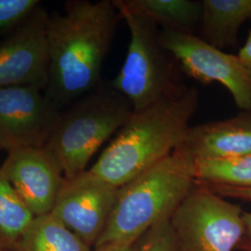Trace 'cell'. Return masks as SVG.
<instances>
[{
    "label": "cell",
    "mask_w": 251,
    "mask_h": 251,
    "mask_svg": "<svg viewBox=\"0 0 251 251\" xmlns=\"http://www.w3.org/2000/svg\"><path fill=\"white\" fill-rule=\"evenodd\" d=\"M129 30L125 61L111 87L140 110L170 93L182 82L179 66L163 45L159 25L130 0H113Z\"/></svg>",
    "instance_id": "obj_5"
},
{
    "label": "cell",
    "mask_w": 251,
    "mask_h": 251,
    "mask_svg": "<svg viewBox=\"0 0 251 251\" xmlns=\"http://www.w3.org/2000/svg\"><path fill=\"white\" fill-rule=\"evenodd\" d=\"M185 146L197 159L251 154V109L189 129Z\"/></svg>",
    "instance_id": "obj_12"
},
{
    "label": "cell",
    "mask_w": 251,
    "mask_h": 251,
    "mask_svg": "<svg viewBox=\"0 0 251 251\" xmlns=\"http://www.w3.org/2000/svg\"><path fill=\"white\" fill-rule=\"evenodd\" d=\"M202 39L219 50L234 47L239 29L251 22V0H202Z\"/></svg>",
    "instance_id": "obj_13"
},
{
    "label": "cell",
    "mask_w": 251,
    "mask_h": 251,
    "mask_svg": "<svg viewBox=\"0 0 251 251\" xmlns=\"http://www.w3.org/2000/svg\"><path fill=\"white\" fill-rule=\"evenodd\" d=\"M161 39L187 75L203 84H222L237 107L251 109V79L238 55L226 53L196 34L171 28H162Z\"/></svg>",
    "instance_id": "obj_7"
},
{
    "label": "cell",
    "mask_w": 251,
    "mask_h": 251,
    "mask_svg": "<svg viewBox=\"0 0 251 251\" xmlns=\"http://www.w3.org/2000/svg\"><path fill=\"white\" fill-rule=\"evenodd\" d=\"M243 212L198 183L171 217L179 251H233L245 231Z\"/></svg>",
    "instance_id": "obj_6"
},
{
    "label": "cell",
    "mask_w": 251,
    "mask_h": 251,
    "mask_svg": "<svg viewBox=\"0 0 251 251\" xmlns=\"http://www.w3.org/2000/svg\"><path fill=\"white\" fill-rule=\"evenodd\" d=\"M36 216L0 171V240L17 242Z\"/></svg>",
    "instance_id": "obj_17"
},
{
    "label": "cell",
    "mask_w": 251,
    "mask_h": 251,
    "mask_svg": "<svg viewBox=\"0 0 251 251\" xmlns=\"http://www.w3.org/2000/svg\"><path fill=\"white\" fill-rule=\"evenodd\" d=\"M138 251H179L177 240L171 227V218L154 225L146 233Z\"/></svg>",
    "instance_id": "obj_19"
},
{
    "label": "cell",
    "mask_w": 251,
    "mask_h": 251,
    "mask_svg": "<svg viewBox=\"0 0 251 251\" xmlns=\"http://www.w3.org/2000/svg\"><path fill=\"white\" fill-rule=\"evenodd\" d=\"M199 92L184 83L146 107L133 110L89 171L117 188L185 144Z\"/></svg>",
    "instance_id": "obj_2"
},
{
    "label": "cell",
    "mask_w": 251,
    "mask_h": 251,
    "mask_svg": "<svg viewBox=\"0 0 251 251\" xmlns=\"http://www.w3.org/2000/svg\"><path fill=\"white\" fill-rule=\"evenodd\" d=\"M49 15L40 7L0 42V89L47 88L49 83Z\"/></svg>",
    "instance_id": "obj_10"
},
{
    "label": "cell",
    "mask_w": 251,
    "mask_h": 251,
    "mask_svg": "<svg viewBox=\"0 0 251 251\" xmlns=\"http://www.w3.org/2000/svg\"><path fill=\"white\" fill-rule=\"evenodd\" d=\"M196 178L204 185L251 188V154L196 158Z\"/></svg>",
    "instance_id": "obj_16"
},
{
    "label": "cell",
    "mask_w": 251,
    "mask_h": 251,
    "mask_svg": "<svg viewBox=\"0 0 251 251\" xmlns=\"http://www.w3.org/2000/svg\"><path fill=\"white\" fill-rule=\"evenodd\" d=\"M217 195L223 198L240 199L245 202L251 203V188H235L222 185H206Z\"/></svg>",
    "instance_id": "obj_20"
},
{
    "label": "cell",
    "mask_w": 251,
    "mask_h": 251,
    "mask_svg": "<svg viewBox=\"0 0 251 251\" xmlns=\"http://www.w3.org/2000/svg\"><path fill=\"white\" fill-rule=\"evenodd\" d=\"M95 251H138L136 244H110L96 248Z\"/></svg>",
    "instance_id": "obj_23"
},
{
    "label": "cell",
    "mask_w": 251,
    "mask_h": 251,
    "mask_svg": "<svg viewBox=\"0 0 251 251\" xmlns=\"http://www.w3.org/2000/svg\"><path fill=\"white\" fill-rule=\"evenodd\" d=\"M133 106L111 85L99 86L61 115L46 150L61 167L65 179L86 171L88 163L108 139L125 125Z\"/></svg>",
    "instance_id": "obj_4"
},
{
    "label": "cell",
    "mask_w": 251,
    "mask_h": 251,
    "mask_svg": "<svg viewBox=\"0 0 251 251\" xmlns=\"http://www.w3.org/2000/svg\"><path fill=\"white\" fill-rule=\"evenodd\" d=\"M121 18L113 0H72L49 16V83L45 96L58 108L97 89Z\"/></svg>",
    "instance_id": "obj_1"
},
{
    "label": "cell",
    "mask_w": 251,
    "mask_h": 251,
    "mask_svg": "<svg viewBox=\"0 0 251 251\" xmlns=\"http://www.w3.org/2000/svg\"><path fill=\"white\" fill-rule=\"evenodd\" d=\"M17 243L19 251H90L89 245L51 213L36 217Z\"/></svg>",
    "instance_id": "obj_14"
},
{
    "label": "cell",
    "mask_w": 251,
    "mask_h": 251,
    "mask_svg": "<svg viewBox=\"0 0 251 251\" xmlns=\"http://www.w3.org/2000/svg\"><path fill=\"white\" fill-rule=\"evenodd\" d=\"M0 171L34 215L52 211L64 179L58 162L45 148H22L9 152Z\"/></svg>",
    "instance_id": "obj_11"
},
{
    "label": "cell",
    "mask_w": 251,
    "mask_h": 251,
    "mask_svg": "<svg viewBox=\"0 0 251 251\" xmlns=\"http://www.w3.org/2000/svg\"><path fill=\"white\" fill-rule=\"evenodd\" d=\"M197 184L196 158L183 144L118 189L116 204L95 248L136 244L154 225L170 219Z\"/></svg>",
    "instance_id": "obj_3"
},
{
    "label": "cell",
    "mask_w": 251,
    "mask_h": 251,
    "mask_svg": "<svg viewBox=\"0 0 251 251\" xmlns=\"http://www.w3.org/2000/svg\"><path fill=\"white\" fill-rule=\"evenodd\" d=\"M137 9L162 28L195 34L200 27L202 1L194 0H130Z\"/></svg>",
    "instance_id": "obj_15"
},
{
    "label": "cell",
    "mask_w": 251,
    "mask_h": 251,
    "mask_svg": "<svg viewBox=\"0 0 251 251\" xmlns=\"http://www.w3.org/2000/svg\"><path fill=\"white\" fill-rule=\"evenodd\" d=\"M118 189L84 171L64 179L52 215L87 245H95L117 201Z\"/></svg>",
    "instance_id": "obj_9"
},
{
    "label": "cell",
    "mask_w": 251,
    "mask_h": 251,
    "mask_svg": "<svg viewBox=\"0 0 251 251\" xmlns=\"http://www.w3.org/2000/svg\"><path fill=\"white\" fill-rule=\"evenodd\" d=\"M243 221L245 225V231L242 239L236 249L242 251H251V213L243 212Z\"/></svg>",
    "instance_id": "obj_21"
},
{
    "label": "cell",
    "mask_w": 251,
    "mask_h": 251,
    "mask_svg": "<svg viewBox=\"0 0 251 251\" xmlns=\"http://www.w3.org/2000/svg\"><path fill=\"white\" fill-rule=\"evenodd\" d=\"M238 57L241 60L251 79V29L249 32V36L247 37L245 44L239 50Z\"/></svg>",
    "instance_id": "obj_22"
},
{
    "label": "cell",
    "mask_w": 251,
    "mask_h": 251,
    "mask_svg": "<svg viewBox=\"0 0 251 251\" xmlns=\"http://www.w3.org/2000/svg\"><path fill=\"white\" fill-rule=\"evenodd\" d=\"M61 113L41 90L19 86L0 89V148H44Z\"/></svg>",
    "instance_id": "obj_8"
},
{
    "label": "cell",
    "mask_w": 251,
    "mask_h": 251,
    "mask_svg": "<svg viewBox=\"0 0 251 251\" xmlns=\"http://www.w3.org/2000/svg\"><path fill=\"white\" fill-rule=\"evenodd\" d=\"M38 0H0V34L16 29L39 8Z\"/></svg>",
    "instance_id": "obj_18"
}]
</instances>
